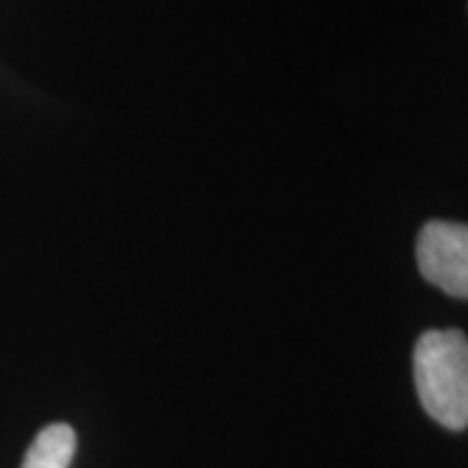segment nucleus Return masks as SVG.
<instances>
[{"instance_id": "nucleus-1", "label": "nucleus", "mask_w": 468, "mask_h": 468, "mask_svg": "<svg viewBox=\"0 0 468 468\" xmlns=\"http://www.w3.org/2000/svg\"><path fill=\"white\" fill-rule=\"evenodd\" d=\"M414 385L424 411L445 430L468 427V341L463 331H427L414 346Z\"/></svg>"}, {"instance_id": "nucleus-2", "label": "nucleus", "mask_w": 468, "mask_h": 468, "mask_svg": "<svg viewBox=\"0 0 468 468\" xmlns=\"http://www.w3.org/2000/svg\"><path fill=\"white\" fill-rule=\"evenodd\" d=\"M421 276L455 300L468 297V229L455 221H427L417 239Z\"/></svg>"}, {"instance_id": "nucleus-3", "label": "nucleus", "mask_w": 468, "mask_h": 468, "mask_svg": "<svg viewBox=\"0 0 468 468\" xmlns=\"http://www.w3.org/2000/svg\"><path fill=\"white\" fill-rule=\"evenodd\" d=\"M76 445L79 440L70 424H63V421L48 424L34 437L21 468H68L76 455Z\"/></svg>"}]
</instances>
